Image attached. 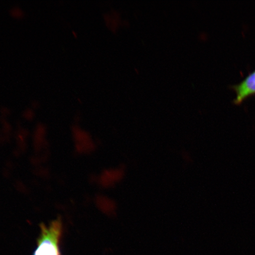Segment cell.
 <instances>
[{
    "instance_id": "cell-1",
    "label": "cell",
    "mask_w": 255,
    "mask_h": 255,
    "mask_svg": "<svg viewBox=\"0 0 255 255\" xmlns=\"http://www.w3.org/2000/svg\"><path fill=\"white\" fill-rule=\"evenodd\" d=\"M62 222L58 218L49 226L40 225V234L33 255H62L60 242L62 235Z\"/></svg>"
},
{
    "instance_id": "cell-2",
    "label": "cell",
    "mask_w": 255,
    "mask_h": 255,
    "mask_svg": "<svg viewBox=\"0 0 255 255\" xmlns=\"http://www.w3.org/2000/svg\"><path fill=\"white\" fill-rule=\"evenodd\" d=\"M236 93L235 104H240L250 96L255 94V70L239 84L233 86Z\"/></svg>"
}]
</instances>
